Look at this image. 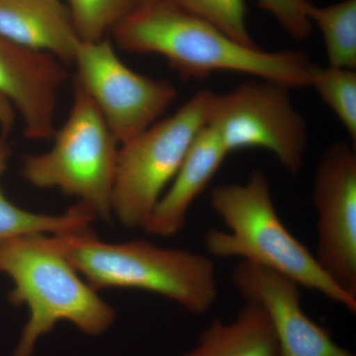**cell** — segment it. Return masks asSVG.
I'll return each mask as SVG.
<instances>
[{"label":"cell","mask_w":356,"mask_h":356,"mask_svg":"<svg viewBox=\"0 0 356 356\" xmlns=\"http://www.w3.org/2000/svg\"><path fill=\"white\" fill-rule=\"evenodd\" d=\"M317 211L318 264L356 297V153L337 142L321 156L312 195Z\"/></svg>","instance_id":"9"},{"label":"cell","mask_w":356,"mask_h":356,"mask_svg":"<svg viewBox=\"0 0 356 356\" xmlns=\"http://www.w3.org/2000/svg\"><path fill=\"white\" fill-rule=\"evenodd\" d=\"M228 154L216 134L205 126L192 143L145 231L163 238L179 233L186 224L192 204L207 188Z\"/></svg>","instance_id":"12"},{"label":"cell","mask_w":356,"mask_h":356,"mask_svg":"<svg viewBox=\"0 0 356 356\" xmlns=\"http://www.w3.org/2000/svg\"><path fill=\"white\" fill-rule=\"evenodd\" d=\"M51 236L95 290H145L172 300L194 315L205 314L216 302V270L207 255L143 240L107 243L89 226Z\"/></svg>","instance_id":"3"},{"label":"cell","mask_w":356,"mask_h":356,"mask_svg":"<svg viewBox=\"0 0 356 356\" xmlns=\"http://www.w3.org/2000/svg\"><path fill=\"white\" fill-rule=\"evenodd\" d=\"M232 281L247 303L261 307L266 314L280 356H355L307 316L298 283L266 267L241 261L234 268Z\"/></svg>","instance_id":"10"},{"label":"cell","mask_w":356,"mask_h":356,"mask_svg":"<svg viewBox=\"0 0 356 356\" xmlns=\"http://www.w3.org/2000/svg\"><path fill=\"white\" fill-rule=\"evenodd\" d=\"M72 64L86 91L119 145L154 125L177 91L165 79L138 74L124 64L108 38L81 41Z\"/></svg>","instance_id":"8"},{"label":"cell","mask_w":356,"mask_h":356,"mask_svg":"<svg viewBox=\"0 0 356 356\" xmlns=\"http://www.w3.org/2000/svg\"><path fill=\"white\" fill-rule=\"evenodd\" d=\"M210 202L228 229L207 232L204 243L208 254L266 267L356 313V297L323 270L315 254L280 219L264 172L254 170L243 184L215 186Z\"/></svg>","instance_id":"2"},{"label":"cell","mask_w":356,"mask_h":356,"mask_svg":"<svg viewBox=\"0 0 356 356\" xmlns=\"http://www.w3.org/2000/svg\"><path fill=\"white\" fill-rule=\"evenodd\" d=\"M289 90L284 84L259 79L224 95L215 93L206 126L227 153L266 149L288 172L298 175L305 163L308 127Z\"/></svg>","instance_id":"7"},{"label":"cell","mask_w":356,"mask_h":356,"mask_svg":"<svg viewBox=\"0 0 356 356\" xmlns=\"http://www.w3.org/2000/svg\"><path fill=\"white\" fill-rule=\"evenodd\" d=\"M149 1V0H138V6L140 3H144V2Z\"/></svg>","instance_id":"22"},{"label":"cell","mask_w":356,"mask_h":356,"mask_svg":"<svg viewBox=\"0 0 356 356\" xmlns=\"http://www.w3.org/2000/svg\"><path fill=\"white\" fill-rule=\"evenodd\" d=\"M15 111L6 98L0 96V132L8 135L13 127Z\"/></svg>","instance_id":"21"},{"label":"cell","mask_w":356,"mask_h":356,"mask_svg":"<svg viewBox=\"0 0 356 356\" xmlns=\"http://www.w3.org/2000/svg\"><path fill=\"white\" fill-rule=\"evenodd\" d=\"M214 95L199 90L172 116L120 145L112 213L123 226H147L194 139L207 125Z\"/></svg>","instance_id":"6"},{"label":"cell","mask_w":356,"mask_h":356,"mask_svg":"<svg viewBox=\"0 0 356 356\" xmlns=\"http://www.w3.org/2000/svg\"><path fill=\"white\" fill-rule=\"evenodd\" d=\"M307 14L324 37L329 65L356 69V0L318 7L309 2Z\"/></svg>","instance_id":"16"},{"label":"cell","mask_w":356,"mask_h":356,"mask_svg":"<svg viewBox=\"0 0 356 356\" xmlns=\"http://www.w3.org/2000/svg\"><path fill=\"white\" fill-rule=\"evenodd\" d=\"M48 152L26 154L20 175L41 189H58L76 198L103 221H112L118 140L102 114L74 81V97L69 117L56 129Z\"/></svg>","instance_id":"5"},{"label":"cell","mask_w":356,"mask_h":356,"mask_svg":"<svg viewBox=\"0 0 356 356\" xmlns=\"http://www.w3.org/2000/svg\"><path fill=\"white\" fill-rule=\"evenodd\" d=\"M0 273L11 278L9 302L29 309V320L11 356H32L36 344L58 322L88 336L113 325L115 310L58 250L51 235L18 236L0 243Z\"/></svg>","instance_id":"4"},{"label":"cell","mask_w":356,"mask_h":356,"mask_svg":"<svg viewBox=\"0 0 356 356\" xmlns=\"http://www.w3.org/2000/svg\"><path fill=\"white\" fill-rule=\"evenodd\" d=\"M115 43L133 54L166 58L184 79L216 72L250 74L289 88H308L315 65L303 51L270 53L231 38L172 0L140 3L111 31Z\"/></svg>","instance_id":"1"},{"label":"cell","mask_w":356,"mask_h":356,"mask_svg":"<svg viewBox=\"0 0 356 356\" xmlns=\"http://www.w3.org/2000/svg\"><path fill=\"white\" fill-rule=\"evenodd\" d=\"M0 35L64 64L72 63L81 41L63 0H0Z\"/></svg>","instance_id":"13"},{"label":"cell","mask_w":356,"mask_h":356,"mask_svg":"<svg viewBox=\"0 0 356 356\" xmlns=\"http://www.w3.org/2000/svg\"><path fill=\"white\" fill-rule=\"evenodd\" d=\"M180 356H280V350L266 314L245 303L234 320L208 325L195 346Z\"/></svg>","instance_id":"14"},{"label":"cell","mask_w":356,"mask_h":356,"mask_svg":"<svg viewBox=\"0 0 356 356\" xmlns=\"http://www.w3.org/2000/svg\"><path fill=\"white\" fill-rule=\"evenodd\" d=\"M259 6L270 13L296 41L308 39L312 22L307 14L308 0H257Z\"/></svg>","instance_id":"20"},{"label":"cell","mask_w":356,"mask_h":356,"mask_svg":"<svg viewBox=\"0 0 356 356\" xmlns=\"http://www.w3.org/2000/svg\"><path fill=\"white\" fill-rule=\"evenodd\" d=\"M65 4L79 39L95 42L107 38L138 6V0H67Z\"/></svg>","instance_id":"18"},{"label":"cell","mask_w":356,"mask_h":356,"mask_svg":"<svg viewBox=\"0 0 356 356\" xmlns=\"http://www.w3.org/2000/svg\"><path fill=\"white\" fill-rule=\"evenodd\" d=\"M67 77L64 63L57 58L0 35V96L19 114L28 139L53 138L58 93Z\"/></svg>","instance_id":"11"},{"label":"cell","mask_w":356,"mask_h":356,"mask_svg":"<svg viewBox=\"0 0 356 356\" xmlns=\"http://www.w3.org/2000/svg\"><path fill=\"white\" fill-rule=\"evenodd\" d=\"M7 134L0 132V243L18 236L56 235L88 227L95 220L93 213L83 204L77 203L64 214L49 215L22 209L11 202L1 187L11 149Z\"/></svg>","instance_id":"15"},{"label":"cell","mask_w":356,"mask_h":356,"mask_svg":"<svg viewBox=\"0 0 356 356\" xmlns=\"http://www.w3.org/2000/svg\"><path fill=\"white\" fill-rule=\"evenodd\" d=\"M310 86L315 88L321 99L334 111L356 143V72L341 67H323L315 65Z\"/></svg>","instance_id":"17"},{"label":"cell","mask_w":356,"mask_h":356,"mask_svg":"<svg viewBox=\"0 0 356 356\" xmlns=\"http://www.w3.org/2000/svg\"><path fill=\"white\" fill-rule=\"evenodd\" d=\"M187 13L247 46H257L248 31L245 0H172Z\"/></svg>","instance_id":"19"}]
</instances>
